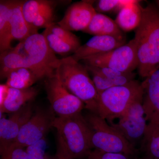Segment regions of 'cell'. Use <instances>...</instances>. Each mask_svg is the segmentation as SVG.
<instances>
[{
	"instance_id": "cell-1",
	"label": "cell",
	"mask_w": 159,
	"mask_h": 159,
	"mask_svg": "<svg viewBox=\"0 0 159 159\" xmlns=\"http://www.w3.org/2000/svg\"><path fill=\"white\" fill-rule=\"evenodd\" d=\"M139 75L146 78L159 69V9L149 4L142 9V20L135 29Z\"/></svg>"
},
{
	"instance_id": "cell-2",
	"label": "cell",
	"mask_w": 159,
	"mask_h": 159,
	"mask_svg": "<svg viewBox=\"0 0 159 159\" xmlns=\"http://www.w3.org/2000/svg\"><path fill=\"white\" fill-rule=\"evenodd\" d=\"M56 72L65 87L84 102L85 108L95 112L99 94L85 65L69 56L61 59Z\"/></svg>"
},
{
	"instance_id": "cell-3",
	"label": "cell",
	"mask_w": 159,
	"mask_h": 159,
	"mask_svg": "<svg viewBox=\"0 0 159 159\" xmlns=\"http://www.w3.org/2000/svg\"><path fill=\"white\" fill-rule=\"evenodd\" d=\"M53 127L57 131L68 152L74 159L88 156L91 152L90 130L81 113L69 117H55Z\"/></svg>"
},
{
	"instance_id": "cell-4",
	"label": "cell",
	"mask_w": 159,
	"mask_h": 159,
	"mask_svg": "<svg viewBox=\"0 0 159 159\" xmlns=\"http://www.w3.org/2000/svg\"><path fill=\"white\" fill-rule=\"evenodd\" d=\"M143 96L142 83L134 80L125 85L113 87L99 94L94 113L111 122L125 113L134 102L143 98Z\"/></svg>"
},
{
	"instance_id": "cell-5",
	"label": "cell",
	"mask_w": 159,
	"mask_h": 159,
	"mask_svg": "<svg viewBox=\"0 0 159 159\" xmlns=\"http://www.w3.org/2000/svg\"><path fill=\"white\" fill-rule=\"evenodd\" d=\"M84 117L90 130L92 148L105 152L124 154L128 156L135 153V147L105 119L92 112Z\"/></svg>"
},
{
	"instance_id": "cell-6",
	"label": "cell",
	"mask_w": 159,
	"mask_h": 159,
	"mask_svg": "<svg viewBox=\"0 0 159 159\" xmlns=\"http://www.w3.org/2000/svg\"><path fill=\"white\" fill-rule=\"evenodd\" d=\"M30 64L38 79L53 76L60 62L42 34L36 32L21 42Z\"/></svg>"
},
{
	"instance_id": "cell-7",
	"label": "cell",
	"mask_w": 159,
	"mask_h": 159,
	"mask_svg": "<svg viewBox=\"0 0 159 159\" xmlns=\"http://www.w3.org/2000/svg\"><path fill=\"white\" fill-rule=\"evenodd\" d=\"M82 61L85 65L109 68L124 73H132L139 65L136 44L133 39L117 48L87 57Z\"/></svg>"
},
{
	"instance_id": "cell-8",
	"label": "cell",
	"mask_w": 159,
	"mask_h": 159,
	"mask_svg": "<svg viewBox=\"0 0 159 159\" xmlns=\"http://www.w3.org/2000/svg\"><path fill=\"white\" fill-rule=\"evenodd\" d=\"M45 86L51 108L57 117L71 116L81 113L85 108L84 102L65 87L56 72L46 78Z\"/></svg>"
},
{
	"instance_id": "cell-9",
	"label": "cell",
	"mask_w": 159,
	"mask_h": 159,
	"mask_svg": "<svg viewBox=\"0 0 159 159\" xmlns=\"http://www.w3.org/2000/svg\"><path fill=\"white\" fill-rule=\"evenodd\" d=\"M143 99L134 102L119 118L107 122L134 147L137 142L143 140L148 125Z\"/></svg>"
},
{
	"instance_id": "cell-10",
	"label": "cell",
	"mask_w": 159,
	"mask_h": 159,
	"mask_svg": "<svg viewBox=\"0 0 159 159\" xmlns=\"http://www.w3.org/2000/svg\"><path fill=\"white\" fill-rule=\"evenodd\" d=\"M55 117L51 112L40 109L37 110L23 125L13 144L26 148L45 138L53 127Z\"/></svg>"
},
{
	"instance_id": "cell-11",
	"label": "cell",
	"mask_w": 159,
	"mask_h": 159,
	"mask_svg": "<svg viewBox=\"0 0 159 159\" xmlns=\"http://www.w3.org/2000/svg\"><path fill=\"white\" fill-rule=\"evenodd\" d=\"M33 114L30 102L16 112L11 114L9 118L1 116L0 119V152L12 145L17 139L23 125Z\"/></svg>"
},
{
	"instance_id": "cell-12",
	"label": "cell",
	"mask_w": 159,
	"mask_h": 159,
	"mask_svg": "<svg viewBox=\"0 0 159 159\" xmlns=\"http://www.w3.org/2000/svg\"><path fill=\"white\" fill-rule=\"evenodd\" d=\"M94 2L93 1H82L74 3L57 25L69 31H84L97 13Z\"/></svg>"
},
{
	"instance_id": "cell-13",
	"label": "cell",
	"mask_w": 159,
	"mask_h": 159,
	"mask_svg": "<svg viewBox=\"0 0 159 159\" xmlns=\"http://www.w3.org/2000/svg\"><path fill=\"white\" fill-rule=\"evenodd\" d=\"M143 106L148 122L159 124V69L142 83Z\"/></svg>"
},
{
	"instance_id": "cell-14",
	"label": "cell",
	"mask_w": 159,
	"mask_h": 159,
	"mask_svg": "<svg viewBox=\"0 0 159 159\" xmlns=\"http://www.w3.org/2000/svg\"><path fill=\"white\" fill-rule=\"evenodd\" d=\"M125 44V40L113 36H93L71 56L76 61H79L90 56L107 53Z\"/></svg>"
},
{
	"instance_id": "cell-15",
	"label": "cell",
	"mask_w": 159,
	"mask_h": 159,
	"mask_svg": "<svg viewBox=\"0 0 159 159\" xmlns=\"http://www.w3.org/2000/svg\"><path fill=\"white\" fill-rule=\"evenodd\" d=\"M0 59L1 79L7 78L10 72L20 68L30 69L34 74L21 42L15 48L1 54Z\"/></svg>"
},
{
	"instance_id": "cell-16",
	"label": "cell",
	"mask_w": 159,
	"mask_h": 159,
	"mask_svg": "<svg viewBox=\"0 0 159 159\" xmlns=\"http://www.w3.org/2000/svg\"><path fill=\"white\" fill-rule=\"evenodd\" d=\"M84 32L93 36H111L125 40L123 31L115 20L107 16L97 12Z\"/></svg>"
},
{
	"instance_id": "cell-17",
	"label": "cell",
	"mask_w": 159,
	"mask_h": 159,
	"mask_svg": "<svg viewBox=\"0 0 159 159\" xmlns=\"http://www.w3.org/2000/svg\"><path fill=\"white\" fill-rule=\"evenodd\" d=\"M38 90L34 87L25 89L9 88V93L2 107L1 113L12 114L19 111L33 100L38 94Z\"/></svg>"
},
{
	"instance_id": "cell-18",
	"label": "cell",
	"mask_w": 159,
	"mask_h": 159,
	"mask_svg": "<svg viewBox=\"0 0 159 159\" xmlns=\"http://www.w3.org/2000/svg\"><path fill=\"white\" fill-rule=\"evenodd\" d=\"M23 1H13L10 11L12 39L23 41L30 35L37 32V30L31 27L23 15L22 5Z\"/></svg>"
},
{
	"instance_id": "cell-19",
	"label": "cell",
	"mask_w": 159,
	"mask_h": 159,
	"mask_svg": "<svg viewBox=\"0 0 159 159\" xmlns=\"http://www.w3.org/2000/svg\"><path fill=\"white\" fill-rule=\"evenodd\" d=\"M142 9L140 1L133 0L119 11L115 21L122 31L135 30L142 20Z\"/></svg>"
},
{
	"instance_id": "cell-20",
	"label": "cell",
	"mask_w": 159,
	"mask_h": 159,
	"mask_svg": "<svg viewBox=\"0 0 159 159\" xmlns=\"http://www.w3.org/2000/svg\"><path fill=\"white\" fill-rule=\"evenodd\" d=\"M14 1H1L0 2V51L1 54L12 48L10 22V11Z\"/></svg>"
},
{
	"instance_id": "cell-21",
	"label": "cell",
	"mask_w": 159,
	"mask_h": 159,
	"mask_svg": "<svg viewBox=\"0 0 159 159\" xmlns=\"http://www.w3.org/2000/svg\"><path fill=\"white\" fill-rule=\"evenodd\" d=\"M39 80L30 69L20 68L10 72L6 84L11 88L22 89L31 87Z\"/></svg>"
},
{
	"instance_id": "cell-22",
	"label": "cell",
	"mask_w": 159,
	"mask_h": 159,
	"mask_svg": "<svg viewBox=\"0 0 159 159\" xmlns=\"http://www.w3.org/2000/svg\"><path fill=\"white\" fill-rule=\"evenodd\" d=\"M142 147L148 157L159 159V124L148 122L142 141Z\"/></svg>"
},
{
	"instance_id": "cell-23",
	"label": "cell",
	"mask_w": 159,
	"mask_h": 159,
	"mask_svg": "<svg viewBox=\"0 0 159 159\" xmlns=\"http://www.w3.org/2000/svg\"><path fill=\"white\" fill-rule=\"evenodd\" d=\"M54 3L53 1L48 0L23 1L22 5V10L26 21L32 27V22L34 18L41 12L51 7H53Z\"/></svg>"
},
{
	"instance_id": "cell-24",
	"label": "cell",
	"mask_w": 159,
	"mask_h": 159,
	"mask_svg": "<svg viewBox=\"0 0 159 159\" xmlns=\"http://www.w3.org/2000/svg\"><path fill=\"white\" fill-rule=\"evenodd\" d=\"M92 66L98 73L110 80L114 86L125 85L134 80L135 74L133 72L124 73L109 68Z\"/></svg>"
},
{
	"instance_id": "cell-25",
	"label": "cell",
	"mask_w": 159,
	"mask_h": 159,
	"mask_svg": "<svg viewBox=\"0 0 159 159\" xmlns=\"http://www.w3.org/2000/svg\"><path fill=\"white\" fill-rule=\"evenodd\" d=\"M42 34L45 38L50 48L55 54L61 55L71 53H74V54L78 49L70 44L63 40L57 35L51 33L47 29L43 31Z\"/></svg>"
},
{
	"instance_id": "cell-26",
	"label": "cell",
	"mask_w": 159,
	"mask_h": 159,
	"mask_svg": "<svg viewBox=\"0 0 159 159\" xmlns=\"http://www.w3.org/2000/svg\"><path fill=\"white\" fill-rule=\"evenodd\" d=\"M133 0H99L96 4V11L98 13H110L119 11L130 4Z\"/></svg>"
},
{
	"instance_id": "cell-27",
	"label": "cell",
	"mask_w": 159,
	"mask_h": 159,
	"mask_svg": "<svg viewBox=\"0 0 159 159\" xmlns=\"http://www.w3.org/2000/svg\"><path fill=\"white\" fill-rule=\"evenodd\" d=\"M50 32L57 35L63 40L79 48L81 46L79 39L70 31L63 29L54 23L47 28Z\"/></svg>"
},
{
	"instance_id": "cell-28",
	"label": "cell",
	"mask_w": 159,
	"mask_h": 159,
	"mask_svg": "<svg viewBox=\"0 0 159 159\" xmlns=\"http://www.w3.org/2000/svg\"><path fill=\"white\" fill-rule=\"evenodd\" d=\"M47 142L46 137L34 144L26 147L29 159H51L47 152Z\"/></svg>"
},
{
	"instance_id": "cell-29",
	"label": "cell",
	"mask_w": 159,
	"mask_h": 159,
	"mask_svg": "<svg viewBox=\"0 0 159 159\" xmlns=\"http://www.w3.org/2000/svg\"><path fill=\"white\" fill-rule=\"evenodd\" d=\"M54 13L53 7L41 12L34 18L32 22V27L36 30L39 28L47 29L53 23Z\"/></svg>"
},
{
	"instance_id": "cell-30",
	"label": "cell",
	"mask_w": 159,
	"mask_h": 159,
	"mask_svg": "<svg viewBox=\"0 0 159 159\" xmlns=\"http://www.w3.org/2000/svg\"><path fill=\"white\" fill-rule=\"evenodd\" d=\"M0 154L1 159H29L26 148L15 144L0 152Z\"/></svg>"
},
{
	"instance_id": "cell-31",
	"label": "cell",
	"mask_w": 159,
	"mask_h": 159,
	"mask_svg": "<svg viewBox=\"0 0 159 159\" xmlns=\"http://www.w3.org/2000/svg\"><path fill=\"white\" fill-rule=\"evenodd\" d=\"M88 159H130L128 156L120 153L105 152L94 149L87 157Z\"/></svg>"
},
{
	"instance_id": "cell-32",
	"label": "cell",
	"mask_w": 159,
	"mask_h": 159,
	"mask_svg": "<svg viewBox=\"0 0 159 159\" xmlns=\"http://www.w3.org/2000/svg\"><path fill=\"white\" fill-rule=\"evenodd\" d=\"M57 152L55 159H74L66 149L61 139L57 137Z\"/></svg>"
},
{
	"instance_id": "cell-33",
	"label": "cell",
	"mask_w": 159,
	"mask_h": 159,
	"mask_svg": "<svg viewBox=\"0 0 159 159\" xmlns=\"http://www.w3.org/2000/svg\"><path fill=\"white\" fill-rule=\"evenodd\" d=\"M9 87L5 84L0 85V107H2L9 93Z\"/></svg>"
},
{
	"instance_id": "cell-34",
	"label": "cell",
	"mask_w": 159,
	"mask_h": 159,
	"mask_svg": "<svg viewBox=\"0 0 159 159\" xmlns=\"http://www.w3.org/2000/svg\"><path fill=\"white\" fill-rule=\"evenodd\" d=\"M156 3L157 6L158 8L159 9V0L156 1Z\"/></svg>"
},
{
	"instance_id": "cell-35",
	"label": "cell",
	"mask_w": 159,
	"mask_h": 159,
	"mask_svg": "<svg viewBox=\"0 0 159 159\" xmlns=\"http://www.w3.org/2000/svg\"><path fill=\"white\" fill-rule=\"evenodd\" d=\"M152 159V158H149V157H147V158H146V159Z\"/></svg>"
}]
</instances>
